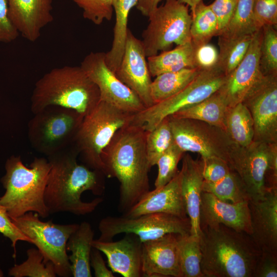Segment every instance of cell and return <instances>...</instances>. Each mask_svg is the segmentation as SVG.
<instances>
[{"mask_svg":"<svg viewBox=\"0 0 277 277\" xmlns=\"http://www.w3.org/2000/svg\"><path fill=\"white\" fill-rule=\"evenodd\" d=\"M146 133L130 123L116 131L101 155L104 174L120 183L118 208L123 213L150 190Z\"/></svg>","mask_w":277,"mask_h":277,"instance_id":"cell-1","label":"cell"},{"mask_svg":"<svg viewBox=\"0 0 277 277\" xmlns=\"http://www.w3.org/2000/svg\"><path fill=\"white\" fill-rule=\"evenodd\" d=\"M78 152L73 145L49 156L50 165L44 194L45 203L50 214L68 212L81 215L92 212L102 202L101 197L86 202L82 194L91 191L101 195L104 190L102 172L91 170L77 163Z\"/></svg>","mask_w":277,"mask_h":277,"instance_id":"cell-2","label":"cell"},{"mask_svg":"<svg viewBox=\"0 0 277 277\" xmlns=\"http://www.w3.org/2000/svg\"><path fill=\"white\" fill-rule=\"evenodd\" d=\"M204 277H253L262 251L246 233L223 224L201 230Z\"/></svg>","mask_w":277,"mask_h":277,"instance_id":"cell-3","label":"cell"},{"mask_svg":"<svg viewBox=\"0 0 277 277\" xmlns=\"http://www.w3.org/2000/svg\"><path fill=\"white\" fill-rule=\"evenodd\" d=\"M100 101L97 87L81 67L65 66L51 69L36 82L31 110L34 114L47 107L58 106L84 116Z\"/></svg>","mask_w":277,"mask_h":277,"instance_id":"cell-4","label":"cell"},{"mask_svg":"<svg viewBox=\"0 0 277 277\" xmlns=\"http://www.w3.org/2000/svg\"><path fill=\"white\" fill-rule=\"evenodd\" d=\"M50 165L44 157H35L26 167L20 156H12L5 164L6 173L1 182L5 192L0 204L10 218L30 211L46 218L50 213L44 200Z\"/></svg>","mask_w":277,"mask_h":277,"instance_id":"cell-5","label":"cell"},{"mask_svg":"<svg viewBox=\"0 0 277 277\" xmlns=\"http://www.w3.org/2000/svg\"><path fill=\"white\" fill-rule=\"evenodd\" d=\"M133 115L100 100L83 117L73 145L86 166L103 173V150L117 130L131 123Z\"/></svg>","mask_w":277,"mask_h":277,"instance_id":"cell-6","label":"cell"},{"mask_svg":"<svg viewBox=\"0 0 277 277\" xmlns=\"http://www.w3.org/2000/svg\"><path fill=\"white\" fill-rule=\"evenodd\" d=\"M28 125L32 147L47 157L71 146L83 116L76 111L50 106L34 114Z\"/></svg>","mask_w":277,"mask_h":277,"instance_id":"cell-7","label":"cell"},{"mask_svg":"<svg viewBox=\"0 0 277 277\" xmlns=\"http://www.w3.org/2000/svg\"><path fill=\"white\" fill-rule=\"evenodd\" d=\"M226 77L217 67L200 70L187 86L175 95L134 114L130 123L149 131L164 118L212 95L223 85Z\"/></svg>","mask_w":277,"mask_h":277,"instance_id":"cell-8","label":"cell"},{"mask_svg":"<svg viewBox=\"0 0 277 277\" xmlns=\"http://www.w3.org/2000/svg\"><path fill=\"white\" fill-rule=\"evenodd\" d=\"M39 217L37 213L30 211L11 219L41 252L44 262H51L53 264L56 275L61 277L71 276L66 244L79 224H56L52 221H42Z\"/></svg>","mask_w":277,"mask_h":277,"instance_id":"cell-9","label":"cell"},{"mask_svg":"<svg viewBox=\"0 0 277 277\" xmlns=\"http://www.w3.org/2000/svg\"><path fill=\"white\" fill-rule=\"evenodd\" d=\"M141 39L147 57L165 51L172 44L191 42V15L188 6L177 0H166L148 16Z\"/></svg>","mask_w":277,"mask_h":277,"instance_id":"cell-10","label":"cell"},{"mask_svg":"<svg viewBox=\"0 0 277 277\" xmlns=\"http://www.w3.org/2000/svg\"><path fill=\"white\" fill-rule=\"evenodd\" d=\"M100 236L97 240L110 241L121 233L137 235L142 243L159 238L168 233L181 235L190 234L189 218L166 213H151L135 217L108 216L98 224Z\"/></svg>","mask_w":277,"mask_h":277,"instance_id":"cell-11","label":"cell"},{"mask_svg":"<svg viewBox=\"0 0 277 277\" xmlns=\"http://www.w3.org/2000/svg\"><path fill=\"white\" fill-rule=\"evenodd\" d=\"M168 117L174 142L184 152L198 153L202 159L217 157L229 164L236 145L225 131L199 120Z\"/></svg>","mask_w":277,"mask_h":277,"instance_id":"cell-12","label":"cell"},{"mask_svg":"<svg viewBox=\"0 0 277 277\" xmlns=\"http://www.w3.org/2000/svg\"><path fill=\"white\" fill-rule=\"evenodd\" d=\"M105 55L103 52H91L84 57L80 65L97 87L100 100L133 114L145 109L146 107L138 96L108 67Z\"/></svg>","mask_w":277,"mask_h":277,"instance_id":"cell-13","label":"cell"},{"mask_svg":"<svg viewBox=\"0 0 277 277\" xmlns=\"http://www.w3.org/2000/svg\"><path fill=\"white\" fill-rule=\"evenodd\" d=\"M242 103L253 120V141L277 143V75H263Z\"/></svg>","mask_w":277,"mask_h":277,"instance_id":"cell-14","label":"cell"},{"mask_svg":"<svg viewBox=\"0 0 277 277\" xmlns=\"http://www.w3.org/2000/svg\"><path fill=\"white\" fill-rule=\"evenodd\" d=\"M277 143L252 141L245 147L236 146L229 165L239 176L249 201L264 198L267 191L265 176L272 148Z\"/></svg>","mask_w":277,"mask_h":277,"instance_id":"cell-15","label":"cell"},{"mask_svg":"<svg viewBox=\"0 0 277 277\" xmlns=\"http://www.w3.org/2000/svg\"><path fill=\"white\" fill-rule=\"evenodd\" d=\"M262 39L261 28L253 34L245 56L217 90L228 107L242 103L263 75L260 68Z\"/></svg>","mask_w":277,"mask_h":277,"instance_id":"cell-16","label":"cell"},{"mask_svg":"<svg viewBox=\"0 0 277 277\" xmlns=\"http://www.w3.org/2000/svg\"><path fill=\"white\" fill-rule=\"evenodd\" d=\"M115 74L138 96L146 108L153 105L150 94L151 76L144 46L129 29L122 61Z\"/></svg>","mask_w":277,"mask_h":277,"instance_id":"cell-17","label":"cell"},{"mask_svg":"<svg viewBox=\"0 0 277 277\" xmlns=\"http://www.w3.org/2000/svg\"><path fill=\"white\" fill-rule=\"evenodd\" d=\"M180 235L168 233L142 243L143 276L182 277L179 255Z\"/></svg>","mask_w":277,"mask_h":277,"instance_id":"cell-18","label":"cell"},{"mask_svg":"<svg viewBox=\"0 0 277 277\" xmlns=\"http://www.w3.org/2000/svg\"><path fill=\"white\" fill-rule=\"evenodd\" d=\"M201 230L223 224L236 231L251 233L249 201L225 202L211 193L203 191L200 209Z\"/></svg>","mask_w":277,"mask_h":277,"instance_id":"cell-19","label":"cell"},{"mask_svg":"<svg viewBox=\"0 0 277 277\" xmlns=\"http://www.w3.org/2000/svg\"><path fill=\"white\" fill-rule=\"evenodd\" d=\"M92 247L103 252L113 272L124 277L143 276L142 270V243L138 237L132 233L117 241L92 242Z\"/></svg>","mask_w":277,"mask_h":277,"instance_id":"cell-20","label":"cell"},{"mask_svg":"<svg viewBox=\"0 0 277 277\" xmlns=\"http://www.w3.org/2000/svg\"><path fill=\"white\" fill-rule=\"evenodd\" d=\"M9 16L19 34L34 42L53 20L52 0H7Z\"/></svg>","mask_w":277,"mask_h":277,"instance_id":"cell-21","label":"cell"},{"mask_svg":"<svg viewBox=\"0 0 277 277\" xmlns=\"http://www.w3.org/2000/svg\"><path fill=\"white\" fill-rule=\"evenodd\" d=\"M253 242L262 251L277 253V189L267 192L264 199L249 201Z\"/></svg>","mask_w":277,"mask_h":277,"instance_id":"cell-22","label":"cell"},{"mask_svg":"<svg viewBox=\"0 0 277 277\" xmlns=\"http://www.w3.org/2000/svg\"><path fill=\"white\" fill-rule=\"evenodd\" d=\"M166 213L181 217H188L181 190V173L168 183L149 191L123 215L135 217L147 213Z\"/></svg>","mask_w":277,"mask_h":277,"instance_id":"cell-23","label":"cell"},{"mask_svg":"<svg viewBox=\"0 0 277 277\" xmlns=\"http://www.w3.org/2000/svg\"><path fill=\"white\" fill-rule=\"evenodd\" d=\"M182 159L181 190L190 221V234L200 236L199 216L204 182L202 162L201 160L193 159L188 154H184Z\"/></svg>","mask_w":277,"mask_h":277,"instance_id":"cell-24","label":"cell"},{"mask_svg":"<svg viewBox=\"0 0 277 277\" xmlns=\"http://www.w3.org/2000/svg\"><path fill=\"white\" fill-rule=\"evenodd\" d=\"M94 234L91 225L85 221L79 224L67 241L66 250L71 252L68 259L74 277L92 276L90 260Z\"/></svg>","mask_w":277,"mask_h":277,"instance_id":"cell-25","label":"cell"},{"mask_svg":"<svg viewBox=\"0 0 277 277\" xmlns=\"http://www.w3.org/2000/svg\"><path fill=\"white\" fill-rule=\"evenodd\" d=\"M137 0H113V9L115 15L113 38L111 49L105 53V62L114 72L120 65L124 52L128 31V16Z\"/></svg>","mask_w":277,"mask_h":277,"instance_id":"cell-26","label":"cell"},{"mask_svg":"<svg viewBox=\"0 0 277 277\" xmlns=\"http://www.w3.org/2000/svg\"><path fill=\"white\" fill-rule=\"evenodd\" d=\"M228 107L217 91L203 101L183 108L170 116L201 121L225 131V116Z\"/></svg>","mask_w":277,"mask_h":277,"instance_id":"cell-27","label":"cell"},{"mask_svg":"<svg viewBox=\"0 0 277 277\" xmlns=\"http://www.w3.org/2000/svg\"><path fill=\"white\" fill-rule=\"evenodd\" d=\"M193 50V45L191 42L177 45L171 50L163 51L159 54L147 57L151 76L155 77L164 73L195 68Z\"/></svg>","mask_w":277,"mask_h":277,"instance_id":"cell-28","label":"cell"},{"mask_svg":"<svg viewBox=\"0 0 277 277\" xmlns=\"http://www.w3.org/2000/svg\"><path fill=\"white\" fill-rule=\"evenodd\" d=\"M200 71L195 68H186L155 76L150 86V94L153 104L180 92L195 77Z\"/></svg>","mask_w":277,"mask_h":277,"instance_id":"cell-29","label":"cell"},{"mask_svg":"<svg viewBox=\"0 0 277 277\" xmlns=\"http://www.w3.org/2000/svg\"><path fill=\"white\" fill-rule=\"evenodd\" d=\"M225 127L226 132L236 146L245 147L253 140V120L249 110L242 103L227 108Z\"/></svg>","mask_w":277,"mask_h":277,"instance_id":"cell-30","label":"cell"},{"mask_svg":"<svg viewBox=\"0 0 277 277\" xmlns=\"http://www.w3.org/2000/svg\"><path fill=\"white\" fill-rule=\"evenodd\" d=\"M253 35L237 37L217 36L219 50L216 67L226 75L230 74L246 54Z\"/></svg>","mask_w":277,"mask_h":277,"instance_id":"cell-31","label":"cell"},{"mask_svg":"<svg viewBox=\"0 0 277 277\" xmlns=\"http://www.w3.org/2000/svg\"><path fill=\"white\" fill-rule=\"evenodd\" d=\"M190 35L194 46L208 43L219 33L217 19L209 5L200 2L191 11Z\"/></svg>","mask_w":277,"mask_h":277,"instance_id":"cell-32","label":"cell"},{"mask_svg":"<svg viewBox=\"0 0 277 277\" xmlns=\"http://www.w3.org/2000/svg\"><path fill=\"white\" fill-rule=\"evenodd\" d=\"M203 191L208 192L227 202L236 203L249 201L245 188L236 172L231 169L220 181L210 183L204 181Z\"/></svg>","mask_w":277,"mask_h":277,"instance_id":"cell-33","label":"cell"},{"mask_svg":"<svg viewBox=\"0 0 277 277\" xmlns=\"http://www.w3.org/2000/svg\"><path fill=\"white\" fill-rule=\"evenodd\" d=\"M179 261L182 277H204L201 269L202 254L200 236L180 235Z\"/></svg>","mask_w":277,"mask_h":277,"instance_id":"cell-34","label":"cell"},{"mask_svg":"<svg viewBox=\"0 0 277 277\" xmlns=\"http://www.w3.org/2000/svg\"><path fill=\"white\" fill-rule=\"evenodd\" d=\"M254 0H238L234 11L226 27L219 35L237 37L252 35L256 29L253 15Z\"/></svg>","mask_w":277,"mask_h":277,"instance_id":"cell-35","label":"cell"},{"mask_svg":"<svg viewBox=\"0 0 277 277\" xmlns=\"http://www.w3.org/2000/svg\"><path fill=\"white\" fill-rule=\"evenodd\" d=\"M174 143L168 117L153 129L147 131L146 150L151 167L156 165L160 157Z\"/></svg>","mask_w":277,"mask_h":277,"instance_id":"cell-36","label":"cell"},{"mask_svg":"<svg viewBox=\"0 0 277 277\" xmlns=\"http://www.w3.org/2000/svg\"><path fill=\"white\" fill-rule=\"evenodd\" d=\"M27 259L19 265H15L8 272L14 277H55L56 273L51 262L45 263L41 252L35 248L27 250Z\"/></svg>","mask_w":277,"mask_h":277,"instance_id":"cell-37","label":"cell"},{"mask_svg":"<svg viewBox=\"0 0 277 277\" xmlns=\"http://www.w3.org/2000/svg\"><path fill=\"white\" fill-rule=\"evenodd\" d=\"M275 27L264 26L260 50V68L263 75H277V31Z\"/></svg>","mask_w":277,"mask_h":277,"instance_id":"cell-38","label":"cell"},{"mask_svg":"<svg viewBox=\"0 0 277 277\" xmlns=\"http://www.w3.org/2000/svg\"><path fill=\"white\" fill-rule=\"evenodd\" d=\"M185 152L174 143L160 157L156 165L158 167L155 188H160L170 182L179 172L177 165Z\"/></svg>","mask_w":277,"mask_h":277,"instance_id":"cell-39","label":"cell"},{"mask_svg":"<svg viewBox=\"0 0 277 277\" xmlns=\"http://www.w3.org/2000/svg\"><path fill=\"white\" fill-rule=\"evenodd\" d=\"M83 11V16L96 25L104 21H110L113 9V0H71Z\"/></svg>","mask_w":277,"mask_h":277,"instance_id":"cell-40","label":"cell"},{"mask_svg":"<svg viewBox=\"0 0 277 277\" xmlns=\"http://www.w3.org/2000/svg\"><path fill=\"white\" fill-rule=\"evenodd\" d=\"M253 15L258 30L264 26L276 27L277 0H254Z\"/></svg>","mask_w":277,"mask_h":277,"instance_id":"cell-41","label":"cell"},{"mask_svg":"<svg viewBox=\"0 0 277 277\" xmlns=\"http://www.w3.org/2000/svg\"><path fill=\"white\" fill-rule=\"evenodd\" d=\"M204 181L210 183L218 182L225 177L231 170L229 164L217 157L202 159Z\"/></svg>","mask_w":277,"mask_h":277,"instance_id":"cell-42","label":"cell"},{"mask_svg":"<svg viewBox=\"0 0 277 277\" xmlns=\"http://www.w3.org/2000/svg\"><path fill=\"white\" fill-rule=\"evenodd\" d=\"M193 47L195 68L199 70H205L216 67L219 60V51L214 45L208 43L193 45Z\"/></svg>","mask_w":277,"mask_h":277,"instance_id":"cell-43","label":"cell"},{"mask_svg":"<svg viewBox=\"0 0 277 277\" xmlns=\"http://www.w3.org/2000/svg\"><path fill=\"white\" fill-rule=\"evenodd\" d=\"M0 233L8 238L11 242L14 250L18 241H25L32 243L31 240L24 234L14 224L6 210L0 204Z\"/></svg>","mask_w":277,"mask_h":277,"instance_id":"cell-44","label":"cell"},{"mask_svg":"<svg viewBox=\"0 0 277 277\" xmlns=\"http://www.w3.org/2000/svg\"><path fill=\"white\" fill-rule=\"evenodd\" d=\"M19 33L9 16L7 0H0V42L15 40Z\"/></svg>","mask_w":277,"mask_h":277,"instance_id":"cell-45","label":"cell"},{"mask_svg":"<svg viewBox=\"0 0 277 277\" xmlns=\"http://www.w3.org/2000/svg\"><path fill=\"white\" fill-rule=\"evenodd\" d=\"M277 253L262 251L255 267L253 277H276Z\"/></svg>","mask_w":277,"mask_h":277,"instance_id":"cell-46","label":"cell"},{"mask_svg":"<svg viewBox=\"0 0 277 277\" xmlns=\"http://www.w3.org/2000/svg\"><path fill=\"white\" fill-rule=\"evenodd\" d=\"M237 2L238 0H215L209 5L217 19L218 35L231 18L236 6Z\"/></svg>","mask_w":277,"mask_h":277,"instance_id":"cell-47","label":"cell"},{"mask_svg":"<svg viewBox=\"0 0 277 277\" xmlns=\"http://www.w3.org/2000/svg\"><path fill=\"white\" fill-rule=\"evenodd\" d=\"M90 266L96 277H114L113 272L106 267L105 261L98 249L92 247L90 254Z\"/></svg>","mask_w":277,"mask_h":277,"instance_id":"cell-48","label":"cell"},{"mask_svg":"<svg viewBox=\"0 0 277 277\" xmlns=\"http://www.w3.org/2000/svg\"><path fill=\"white\" fill-rule=\"evenodd\" d=\"M162 1L137 0L135 7L143 15L148 17Z\"/></svg>","mask_w":277,"mask_h":277,"instance_id":"cell-49","label":"cell"},{"mask_svg":"<svg viewBox=\"0 0 277 277\" xmlns=\"http://www.w3.org/2000/svg\"><path fill=\"white\" fill-rule=\"evenodd\" d=\"M179 2L183 3L190 7L191 10H193L196 6L203 0H177Z\"/></svg>","mask_w":277,"mask_h":277,"instance_id":"cell-50","label":"cell"},{"mask_svg":"<svg viewBox=\"0 0 277 277\" xmlns=\"http://www.w3.org/2000/svg\"><path fill=\"white\" fill-rule=\"evenodd\" d=\"M4 276V273L2 271V270L0 268V277Z\"/></svg>","mask_w":277,"mask_h":277,"instance_id":"cell-51","label":"cell"}]
</instances>
